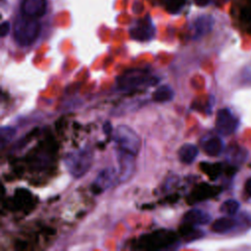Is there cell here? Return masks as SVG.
I'll list each match as a JSON object with an SVG mask.
<instances>
[{"label":"cell","instance_id":"5b68a950","mask_svg":"<svg viewBox=\"0 0 251 251\" xmlns=\"http://www.w3.org/2000/svg\"><path fill=\"white\" fill-rule=\"evenodd\" d=\"M238 126V120L226 108L221 109L216 117V129L222 135L232 134Z\"/></svg>","mask_w":251,"mask_h":251},{"label":"cell","instance_id":"7c38bea8","mask_svg":"<svg viewBox=\"0 0 251 251\" xmlns=\"http://www.w3.org/2000/svg\"><path fill=\"white\" fill-rule=\"evenodd\" d=\"M178 159L183 164H191L198 155V148L194 144L185 143L178 149Z\"/></svg>","mask_w":251,"mask_h":251},{"label":"cell","instance_id":"4fadbf2b","mask_svg":"<svg viewBox=\"0 0 251 251\" xmlns=\"http://www.w3.org/2000/svg\"><path fill=\"white\" fill-rule=\"evenodd\" d=\"M223 149H224L223 140L218 136H213L209 138L203 144L204 152L211 157L219 156L223 152Z\"/></svg>","mask_w":251,"mask_h":251},{"label":"cell","instance_id":"9c48e42d","mask_svg":"<svg viewBox=\"0 0 251 251\" xmlns=\"http://www.w3.org/2000/svg\"><path fill=\"white\" fill-rule=\"evenodd\" d=\"M21 12L27 17L39 19L46 12V0H22Z\"/></svg>","mask_w":251,"mask_h":251},{"label":"cell","instance_id":"44dd1931","mask_svg":"<svg viewBox=\"0 0 251 251\" xmlns=\"http://www.w3.org/2000/svg\"><path fill=\"white\" fill-rule=\"evenodd\" d=\"M10 30V23L9 22H3L1 25V36L4 37L8 34Z\"/></svg>","mask_w":251,"mask_h":251},{"label":"cell","instance_id":"277c9868","mask_svg":"<svg viewBox=\"0 0 251 251\" xmlns=\"http://www.w3.org/2000/svg\"><path fill=\"white\" fill-rule=\"evenodd\" d=\"M159 80L143 71H129L118 78V86L123 90L134 89L142 85H154Z\"/></svg>","mask_w":251,"mask_h":251},{"label":"cell","instance_id":"2e32d148","mask_svg":"<svg viewBox=\"0 0 251 251\" xmlns=\"http://www.w3.org/2000/svg\"><path fill=\"white\" fill-rule=\"evenodd\" d=\"M174 97V90L169 85H160L152 95V98L155 102L164 103L169 102Z\"/></svg>","mask_w":251,"mask_h":251},{"label":"cell","instance_id":"8992f818","mask_svg":"<svg viewBox=\"0 0 251 251\" xmlns=\"http://www.w3.org/2000/svg\"><path fill=\"white\" fill-rule=\"evenodd\" d=\"M232 11L240 27L251 33V0H234Z\"/></svg>","mask_w":251,"mask_h":251},{"label":"cell","instance_id":"7a4b0ae2","mask_svg":"<svg viewBox=\"0 0 251 251\" xmlns=\"http://www.w3.org/2000/svg\"><path fill=\"white\" fill-rule=\"evenodd\" d=\"M93 161V152L89 148L78 149L75 152L69 153L64 162L65 166L74 177H81L91 167Z\"/></svg>","mask_w":251,"mask_h":251},{"label":"cell","instance_id":"6da1fadb","mask_svg":"<svg viewBox=\"0 0 251 251\" xmlns=\"http://www.w3.org/2000/svg\"><path fill=\"white\" fill-rule=\"evenodd\" d=\"M40 24L37 19L21 15L14 25V38L20 46H28L38 37Z\"/></svg>","mask_w":251,"mask_h":251},{"label":"cell","instance_id":"8fae6325","mask_svg":"<svg viewBox=\"0 0 251 251\" xmlns=\"http://www.w3.org/2000/svg\"><path fill=\"white\" fill-rule=\"evenodd\" d=\"M182 220L187 225L203 226L211 221V216L200 209H191L184 214Z\"/></svg>","mask_w":251,"mask_h":251},{"label":"cell","instance_id":"d6986e66","mask_svg":"<svg viewBox=\"0 0 251 251\" xmlns=\"http://www.w3.org/2000/svg\"><path fill=\"white\" fill-rule=\"evenodd\" d=\"M16 134V128L13 126H2L1 127V146L2 148L5 147L6 144H8L13 137Z\"/></svg>","mask_w":251,"mask_h":251},{"label":"cell","instance_id":"cb8c5ba5","mask_svg":"<svg viewBox=\"0 0 251 251\" xmlns=\"http://www.w3.org/2000/svg\"><path fill=\"white\" fill-rule=\"evenodd\" d=\"M211 0H197V2L199 3V4H202V5H205V4H207V3H209Z\"/></svg>","mask_w":251,"mask_h":251},{"label":"cell","instance_id":"7402d4cb","mask_svg":"<svg viewBox=\"0 0 251 251\" xmlns=\"http://www.w3.org/2000/svg\"><path fill=\"white\" fill-rule=\"evenodd\" d=\"M244 188H245L246 193L251 197V177L246 180L245 185H244Z\"/></svg>","mask_w":251,"mask_h":251},{"label":"cell","instance_id":"ac0fdd59","mask_svg":"<svg viewBox=\"0 0 251 251\" xmlns=\"http://www.w3.org/2000/svg\"><path fill=\"white\" fill-rule=\"evenodd\" d=\"M239 207H240V204L237 200L227 199L222 203V205L220 207V211L228 216H231V215H234L238 211Z\"/></svg>","mask_w":251,"mask_h":251},{"label":"cell","instance_id":"e0dca14e","mask_svg":"<svg viewBox=\"0 0 251 251\" xmlns=\"http://www.w3.org/2000/svg\"><path fill=\"white\" fill-rule=\"evenodd\" d=\"M156 2L167 12L176 14L185 6L186 0H156Z\"/></svg>","mask_w":251,"mask_h":251},{"label":"cell","instance_id":"3957f363","mask_svg":"<svg viewBox=\"0 0 251 251\" xmlns=\"http://www.w3.org/2000/svg\"><path fill=\"white\" fill-rule=\"evenodd\" d=\"M113 140L118 150L136 155L141 147V139L138 134L128 126L121 125L113 132Z\"/></svg>","mask_w":251,"mask_h":251},{"label":"cell","instance_id":"30bf717a","mask_svg":"<svg viewBox=\"0 0 251 251\" xmlns=\"http://www.w3.org/2000/svg\"><path fill=\"white\" fill-rule=\"evenodd\" d=\"M119 151V178L121 181H126L132 174L134 169V155L118 150Z\"/></svg>","mask_w":251,"mask_h":251},{"label":"cell","instance_id":"5bb4252c","mask_svg":"<svg viewBox=\"0 0 251 251\" xmlns=\"http://www.w3.org/2000/svg\"><path fill=\"white\" fill-rule=\"evenodd\" d=\"M236 222L230 217H222L213 222L211 226V230L216 233H225L232 229Z\"/></svg>","mask_w":251,"mask_h":251},{"label":"cell","instance_id":"ffe728a7","mask_svg":"<svg viewBox=\"0 0 251 251\" xmlns=\"http://www.w3.org/2000/svg\"><path fill=\"white\" fill-rule=\"evenodd\" d=\"M204 165H205V169L203 168V170L212 179L217 178L221 174L222 166L220 164H204Z\"/></svg>","mask_w":251,"mask_h":251},{"label":"cell","instance_id":"9a60e30c","mask_svg":"<svg viewBox=\"0 0 251 251\" xmlns=\"http://www.w3.org/2000/svg\"><path fill=\"white\" fill-rule=\"evenodd\" d=\"M213 25V19L210 17H200L194 23V33L195 36H201L209 32Z\"/></svg>","mask_w":251,"mask_h":251},{"label":"cell","instance_id":"ba28073f","mask_svg":"<svg viewBox=\"0 0 251 251\" xmlns=\"http://www.w3.org/2000/svg\"><path fill=\"white\" fill-rule=\"evenodd\" d=\"M118 179H120L118 171L114 168H106L98 174L93 182L92 188H94L95 193H100L115 184Z\"/></svg>","mask_w":251,"mask_h":251},{"label":"cell","instance_id":"52a82bcc","mask_svg":"<svg viewBox=\"0 0 251 251\" xmlns=\"http://www.w3.org/2000/svg\"><path fill=\"white\" fill-rule=\"evenodd\" d=\"M130 36L139 41L150 40L155 33V28L150 18L146 17L144 19L138 20L130 28Z\"/></svg>","mask_w":251,"mask_h":251},{"label":"cell","instance_id":"603a6c76","mask_svg":"<svg viewBox=\"0 0 251 251\" xmlns=\"http://www.w3.org/2000/svg\"><path fill=\"white\" fill-rule=\"evenodd\" d=\"M103 129H104V131H105L107 134H109V133L112 134V126H111V123L106 122V123L104 124Z\"/></svg>","mask_w":251,"mask_h":251}]
</instances>
